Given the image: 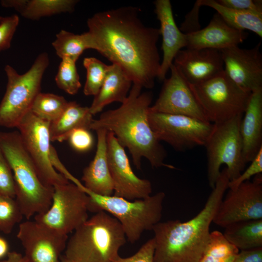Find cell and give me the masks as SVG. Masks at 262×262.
Instances as JSON below:
<instances>
[{
    "label": "cell",
    "instance_id": "cell-1",
    "mask_svg": "<svg viewBox=\"0 0 262 262\" xmlns=\"http://www.w3.org/2000/svg\"><path fill=\"white\" fill-rule=\"evenodd\" d=\"M90 49L119 66L132 83L152 88L161 65L158 28L145 25L139 9L125 6L97 13L87 21Z\"/></svg>",
    "mask_w": 262,
    "mask_h": 262
},
{
    "label": "cell",
    "instance_id": "cell-2",
    "mask_svg": "<svg viewBox=\"0 0 262 262\" xmlns=\"http://www.w3.org/2000/svg\"><path fill=\"white\" fill-rule=\"evenodd\" d=\"M133 84L125 101L118 108L103 112L93 119L90 130L103 129L112 132L119 144L129 150L134 164L141 169L142 158L152 167H175L164 163L166 152L153 132L148 119L152 100L150 92Z\"/></svg>",
    "mask_w": 262,
    "mask_h": 262
},
{
    "label": "cell",
    "instance_id": "cell-3",
    "mask_svg": "<svg viewBox=\"0 0 262 262\" xmlns=\"http://www.w3.org/2000/svg\"><path fill=\"white\" fill-rule=\"evenodd\" d=\"M229 181L225 167L203 208L195 216L185 222L160 221L153 227V262H198L208 243L211 224Z\"/></svg>",
    "mask_w": 262,
    "mask_h": 262
},
{
    "label": "cell",
    "instance_id": "cell-4",
    "mask_svg": "<svg viewBox=\"0 0 262 262\" xmlns=\"http://www.w3.org/2000/svg\"><path fill=\"white\" fill-rule=\"evenodd\" d=\"M126 240L119 221L99 211L74 231L64 256L76 262H113Z\"/></svg>",
    "mask_w": 262,
    "mask_h": 262
},
{
    "label": "cell",
    "instance_id": "cell-5",
    "mask_svg": "<svg viewBox=\"0 0 262 262\" xmlns=\"http://www.w3.org/2000/svg\"><path fill=\"white\" fill-rule=\"evenodd\" d=\"M0 149L12 169L15 198L23 216L29 219L45 212L50 206L54 188L41 182L19 132L0 131Z\"/></svg>",
    "mask_w": 262,
    "mask_h": 262
},
{
    "label": "cell",
    "instance_id": "cell-6",
    "mask_svg": "<svg viewBox=\"0 0 262 262\" xmlns=\"http://www.w3.org/2000/svg\"><path fill=\"white\" fill-rule=\"evenodd\" d=\"M82 189L89 197V211H104L115 217L120 223L127 240L131 244L161 221L165 196L163 192L145 198L129 200L114 195H98L87 190L84 186Z\"/></svg>",
    "mask_w": 262,
    "mask_h": 262
},
{
    "label": "cell",
    "instance_id": "cell-7",
    "mask_svg": "<svg viewBox=\"0 0 262 262\" xmlns=\"http://www.w3.org/2000/svg\"><path fill=\"white\" fill-rule=\"evenodd\" d=\"M47 53L37 56L30 68L19 74L7 65L4 71L7 78L6 89L0 103V126L16 128L22 118L31 110L38 94L41 92L43 75L49 65Z\"/></svg>",
    "mask_w": 262,
    "mask_h": 262
},
{
    "label": "cell",
    "instance_id": "cell-8",
    "mask_svg": "<svg viewBox=\"0 0 262 262\" xmlns=\"http://www.w3.org/2000/svg\"><path fill=\"white\" fill-rule=\"evenodd\" d=\"M243 115L228 121L213 124V130L204 147L207 156V176L213 189L225 164L230 180L236 179L245 170L246 164L243 157V145L240 126Z\"/></svg>",
    "mask_w": 262,
    "mask_h": 262
},
{
    "label": "cell",
    "instance_id": "cell-9",
    "mask_svg": "<svg viewBox=\"0 0 262 262\" xmlns=\"http://www.w3.org/2000/svg\"><path fill=\"white\" fill-rule=\"evenodd\" d=\"M189 85L207 121L213 124L243 115L251 94L237 86L224 70L202 83Z\"/></svg>",
    "mask_w": 262,
    "mask_h": 262
},
{
    "label": "cell",
    "instance_id": "cell-10",
    "mask_svg": "<svg viewBox=\"0 0 262 262\" xmlns=\"http://www.w3.org/2000/svg\"><path fill=\"white\" fill-rule=\"evenodd\" d=\"M50 206L35 221L68 235L88 218L89 197L73 183L54 186Z\"/></svg>",
    "mask_w": 262,
    "mask_h": 262
},
{
    "label": "cell",
    "instance_id": "cell-11",
    "mask_svg": "<svg viewBox=\"0 0 262 262\" xmlns=\"http://www.w3.org/2000/svg\"><path fill=\"white\" fill-rule=\"evenodd\" d=\"M49 125L50 122L39 118L30 111L16 128L41 182L54 187L69 181L56 170L50 162Z\"/></svg>",
    "mask_w": 262,
    "mask_h": 262
},
{
    "label": "cell",
    "instance_id": "cell-12",
    "mask_svg": "<svg viewBox=\"0 0 262 262\" xmlns=\"http://www.w3.org/2000/svg\"><path fill=\"white\" fill-rule=\"evenodd\" d=\"M148 119L157 139L178 151L204 146L213 124L190 116L149 111Z\"/></svg>",
    "mask_w": 262,
    "mask_h": 262
},
{
    "label": "cell",
    "instance_id": "cell-13",
    "mask_svg": "<svg viewBox=\"0 0 262 262\" xmlns=\"http://www.w3.org/2000/svg\"><path fill=\"white\" fill-rule=\"evenodd\" d=\"M262 219V175L254 176L237 188L229 189L222 200L213 222L225 228L235 222Z\"/></svg>",
    "mask_w": 262,
    "mask_h": 262
},
{
    "label": "cell",
    "instance_id": "cell-14",
    "mask_svg": "<svg viewBox=\"0 0 262 262\" xmlns=\"http://www.w3.org/2000/svg\"><path fill=\"white\" fill-rule=\"evenodd\" d=\"M107 155L114 196L129 200L145 198L152 192L151 182L133 172L123 147L112 132L107 134Z\"/></svg>",
    "mask_w": 262,
    "mask_h": 262
},
{
    "label": "cell",
    "instance_id": "cell-15",
    "mask_svg": "<svg viewBox=\"0 0 262 262\" xmlns=\"http://www.w3.org/2000/svg\"><path fill=\"white\" fill-rule=\"evenodd\" d=\"M16 237L30 262H59L68 240V235L29 219L19 224Z\"/></svg>",
    "mask_w": 262,
    "mask_h": 262
},
{
    "label": "cell",
    "instance_id": "cell-16",
    "mask_svg": "<svg viewBox=\"0 0 262 262\" xmlns=\"http://www.w3.org/2000/svg\"><path fill=\"white\" fill-rule=\"evenodd\" d=\"M170 69V76L164 80L159 96L149 111L186 115L208 122L188 82L173 64Z\"/></svg>",
    "mask_w": 262,
    "mask_h": 262
},
{
    "label": "cell",
    "instance_id": "cell-17",
    "mask_svg": "<svg viewBox=\"0 0 262 262\" xmlns=\"http://www.w3.org/2000/svg\"><path fill=\"white\" fill-rule=\"evenodd\" d=\"M261 43L251 49L234 46L220 50L224 70L244 90L252 93L262 89V55Z\"/></svg>",
    "mask_w": 262,
    "mask_h": 262
},
{
    "label": "cell",
    "instance_id": "cell-18",
    "mask_svg": "<svg viewBox=\"0 0 262 262\" xmlns=\"http://www.w3.org/2000/svg\"><path fill=\"white\" fill-rule=\"evenodd\" d=\"M173 64L189 84L206 82L224 71L220 50L209 49H188L180 50Z\"/></svg>",
    "mask_w": 262,
    "mask_h": 262
},
{
    "label": "cell",
    "instance_id": "cell-19",
    "mask_svg": "<svg viewBox=\"0 0 262 262\" xmlns=\"http://www.w3.org/2000/svg\"><path fill=\"white\" fill-rule=\"evenodd\" d=\"M155 12L160 21V35L162 36L163 60L161 62L157 78L164 81L165 76L173 64L178 52L186 48V34L177 26L169 0H157L154 1Z\"/></svg>",
    "mask_w": 262,
    "mask_h": 262
},
{
    "label": "cell",
    "instance_id": "cell-20",
    "mask_svg": "<svg viewBox=\"0 0 262 262\" xmlns=\"http://www.w3.org/2000/svg\"><path fill=\"white\" fill-rule=\"evenodd\" d=\"M185 34L186 48H209L219 50L238 46L248 36L245 31L228 24L217 13L206 27Z\"/></svg>",
    "mask_w": 262,
    "mask_h": 262
},
{
    "label": "cell",
    "instance_id": "cell-21",
    "mask_svg": "<svg viewBox=\"0 0 262 262\" xmlns=\"http://www.w3.org/2000/svg\"><path fill=\"white\" fill-rule=\"evenodd\" d=\"M97 149L94 159L83 170L82 179L85 189L102 196L114 194V184L109 170L107 155V131L103 129L96 131Z\"/></svg>",
    "mask_w": 262,
    "mask_h": 262
},
{
    "label": "cell",
    "instance_id": "cell-22",
    "mask_svg": "<svg viewBox=\"0 0 262 262\" xmlns=\"http://www.w3.org/2000/svg\"><path fill=\"white\" fill-rule=\"evenodd\" d=\"M240 131L245 162H251L262 148V89L251 93Z\"/></svg>",
    "mask_w": 262,
    "mask_h": 262
},
{
    "label": "cell",
    "instance_id": "cell-23",
    "mask_svg": "<svg viewBox=\"0 0 262 262\" xmlns=\"http://www.w3.org/2000/svg\"><path fill=\"white\" fill-rule=\"evenodd\" d=\"M132 83L131 79L119 66L115 64L109 65L104 82L89 107L91 114L94 115L101 112L112 102H124Z\"/></svg>",
    "mask_w": 262,
    "mask_h": 262
},
{
    "label": "cell",
    "instance_id": "cell-24",
    "mask_svg": "<svg viewBox=\"0 0 262 262\" xmlns=\"http://www.w3.org/2000/svg\"><path fill=\"white\" fill-rule=\"evenodd\" d=\"M93 116L89 107L82 106L75 101L68 102L59 117L50 123L51 142L66 141L70 133L78 128L90 130Z\"/></svg>",
    "mask_w": 262,
    "mask_h": 262
},
{
    "label": "cell",
    "instance_id": "cell-25",
    "mask_svg": "<svg viewBox=\"0 0 262 262\" xmlns=\"http://www.w3.org/2000/svg\"><path fill=\"white\" fill-rule=\"evenodd\" d=\"M77 3L75 0H2L1 5L14 8L24 17L37 20L62 13L71 12Z\"/></svg>",
    "mask_w": 262,
    "mask_h": 262
},
{
    "label": "cell",
    "instance_id": "cell-26",
    "mask_svg": "<svg viewBox=\"0 0 262 262\" xmlns=\"http://www.w3.org/2000/svg\"><path fill=\"white\" fill-rule=\"evenodd\" d=\"M224 228V237L239 250L262 247V219L239 221Z\"/></svg>",
    "mask_w": 262,
    "mask_h": 262
},
{
    "label": "cell",
    "instance_id": "cell-27",
    "mask_svg": "<svg viewBox=\"0 0 262 262\" xmlns=\"http://www.w3.org/2000/svg\"><path fill=\"white\" fill-rule=\"evenodd\" d=\"M201 6L215 10L224 20L231 27L241 31L247 30L262 37V13L229 8L215 0H200Z\"/></svg>",
    "mask_w": 262,
    "mask_h": 262
},
{
    "label": "cell",
    "instance_id": "cell-28",
    "mask_svg": "<svg viewBox=\"0 0 262 262\" xmlns=\"http://www.w3.org/2000/svg\"><path fill=\"white\" fill-rule=\"evenodd\" d=\"M239 250L218 230L210 232L206 247L198 262H233Z\"/></svg>",
    "mask_w": 262,
    "mask_h": 262
},
{
    "label": "cell",
    "instance_id": "cell-29",
    "mask_svg": "<svg viewBox=\"0 0 262 262\" xmlns=\"http://www.w3.org/2000/svg\"><path fill=\"white\" fill-rule=\"evenodd\" d=\"M52 45L61 59L68 58L76 61L85 49H90L86 32L77 34L64 30L56 34Z\"/></svg>",
    "mask_w": 262,
    "mask_h": 262
},
{
    "label": "cell",
    "instance_id": "cell-30",
    "mask_svg": "<svg viewBox=\"0 0 262 262\" xmlns=\"http://www.w3.org/2000/svg\"><path fill=\"white\" fill-rule=\"evenodd\" d=\"M67 103L63 96L40 92L35 98L30 111L39 118L50 123L59 117Z\"/></svg>",
    "mask_w": 262,
    "mask_h": 262
},
{
    "label": "cell",
    "instance_id": "cell-31",
    "mask_svg": "<svg viewBox=\"0 0 262 262\" xmlns=\"http://www.w3.org/2000/svg\"><path fill=\"white\" fill-rule=\"evenodd\" d=\"M83 65L86 70V79L83 88L85 96H96L101 87L108 72L109 65L98 59L84 58Z\"/></svg>",
    "mask_w": 262,
    "mask_h": 262
},
{
    "label": "cell",
    "instance_id": "cell-32",
    "mask_svg": "<svg viewBox=\"0 0 262 262\" xmlns=\"http://www.w3.org/2000/svg\"><path fill=\"white\" fill-rule=\"evenodd\" d=\"M61 60L55 78L56 84L66 93L75 95L81 87L76 65L77 61L68 58Z\"/></svg>",
    "mask_w": 262,
    "mask_h": 262
},
{
    "label": "cell",
    "instance_id": "cell-33",
    "mask_svg": "<svg viewBox=\"0 0 262 262\" xmlns=\"http://www.w3.org/2000/svg\"><path fill=\"white\" fill-rule=\"evenodd\" d=\"M23 217L15 198L0 194V230L5 234L11 233Z\"/></svg>",
    "mask_w": 262,
    "mask_h": 262
},
{
    "label": "cell",
    "instance_id": "cell-34",
    "mask_svg": "<svg viewBox=\"0 0 262 262\" xmlns=\"http://www.w3.org/2000/svg\"><path fill=\"white\" fill-rule=\"evenodd\" d=\"M0 194L16 197V186L12 169L0 149Z\"/></svg>",
    "mask_w": 262,
    "mask_h": 262
},
{
    "label": "cell",
    "instance_id": "cell-35",
    "mask_svg": "<svg viewBox=\"0 0 262 262\" xmlns=\"http://www.w3.org/2000/svg\"><path fill=\"white\" fill-rule=\"evenodd\" d=\"M19 22V18L17 15L0 16V52L10 48L12 38Z\"/></svg>",
    "mask_w": 262,
    "mask_h": 262
},
{
    "label": "cell",
    "instance_id": "cell-36",
    "mask_svg": "<svg viewBox=\"0 0 262 262\" xmlns=\"http://www.w3.org/2000/svg\"><path fill=\"white\" fill-rule=\"evenodd\" d=\"M90 131L81 128L75 129L70 133L67 140L74 150L84 152L93 147L94 138Z\"/></svg>",
    "mask_w": 262,
    "mask_h": 262
},
{
    "label": "cell",
    "instance_id": "cell-37",
    "mask_svg": "<svg viewBox=\"0 0 262 262\" xmlns=\"http://www.w3.org/2000/svg\"><path fill=\"white\" fill-rule=\"evenodd\" d=\"M250 163V165L244 170L236 179L229 182L228 189H235L241 183L249 180L252 176L262 174V148Z\"/></svg>",
    "mask_w": 262,
    "mask_h": 262
},
{
    "label": "cell",
    "instance_id": "cell-38",
    "mask_svg": "<svg viewBox=\"0 0 262 262\" xmlns=\"http://www.w3.org/2000/svg\"><path fill=\"white\" fill-rule=\"evenodd\" d=\"M155 247V241L152 238L147 241L132 256L126 258L119 256L113 262H153Z\"/></svg>",
    "mask_w": 262,
    "mask_h": 262
},
{
    "label": "cell",
    "instance_id": "cell-39",
    "mask_svg": "<svg viewBox=\"0 0 262 262\" xmlns=\"http://www.w3.org/2000/svg\"><path fill=\"white\" fill-rule=\"evenodd\" d=\"M216 1L229 8L262 13L261 0H216Z\"/></svg>",
    "mask_w": 262,
    "mask_h": 262
},
{
    "label": "cell",
    "instance_id": "cell-40",
    "mask_svg": "<svg viewBox=\"0 0 262 262\" xmlns=\"http://www.w3.org/2000/svg\"><path fill=\"white\" fill-rule=\"evenodd\" d=\"M201 6L200 0H196L192 9L186 15L180 29L183 33L188 34L200 29L198 15Z\"/></svg>",
    "mask_w": 262,
    "mask_h": 262
},
{
    "label": "cell",
    "instance_id": "cell-41",
    "mask_svg": "<svg viewBox=\"0 0 262 262\" xmlns=\"http://www.w3.org/2000/svg\"><path fill=\"white\" fill-rule=\"evenodd\" d=\"M50 160L53 167L57 172L63 175L69 181L76 185L79 184L81 181L73 176L62 163L57 155L54 147L52 146L50 152Z\"/></svg>",
    "mask_w": 262,
    "mask_h": 262
},
{
    "label": "cell",
    "instance_id": "cell-42",
    "mask_svg": "<svg viewBox=\"0 0 262 262\" xmlns=\"http://www.w3.org/2000/svg\"><path fill=\"white\" fill-rule=\"evenodd\" d=\"M233 262H262V247L241 250Z\"/></svg>",
    "mask_w": 262,
    "mask_h": 262
},
{
    "label": "cell",
    "instance_id": "cell-43",
    "mask_svg": "<svg viewBox=\"0 0 262 262\" xmlns=\"http://www.w3.org/2000/svg\"><path fill=\"white\" fill-rule=\"evenodd\" d=\"M0 262H30L24 255L16 251H10L6 258L0 261Z\"/></svg>",
    "mask_w": 262,
    "mask_h": 262
},
{
    "label": "cell",
    "instance_id": "cell-44",
    "mask_svg": "<svg viewBox=\"0 0 262 262\" xmlns=\"http://www.w3.org/2000/svg\"><path fill=\"white\" fill-rule=\"evenodd\" d=\"M9 252V246L8 242L0 236V259L6 257Z\"/></svg>",
    "mask_w": 262,
    "mask_h": 262
},
{
    "label": "cell",
    "instance_id": "cell-45",
    "mask_svg": "<svg viewBox=\"0 0 262 262\" xmlns=\"http://www.w3.org/2000/svg\"><path fill=\"white\" fill-rule=\"evenodd\" d=\"M59 262H76L69 260L64 256L61 257Z\"/></svg>",
    "mask_w": 262,
    "mask_h": 262
}]
</instances>
